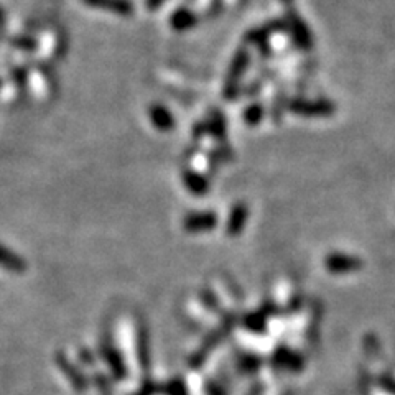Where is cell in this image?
<instances>
[{
    "instance_id": "obj_1",
    "label": "cell",
    "mask_w": 395,
    "mask_h": 395,
    "mask_svg": "<svg viewBox=\"0 0 395 395\" xmlns=\"http://www.w3.org/2000/svg\"><path fill=\"white\" fill-rule=\"evenodd\" d=\"M251 57L249 52L246 48L237 50L236 54H234L231 66L228 70V76H226V82H224V89H223V96L228 100H232L237 98L239 94V84H241L242 76L247 71V66H249Z\"/></svg>"
},
{
    "instance_id": "obj_2",
    "label": "cell",
    "mask_w": 395,
    "mask_h": 395,
    "mask_svg": "<svg viewBox=\"0 0 395 395\" xmlns=\"http://www.w3.org/2000/svg\"><path fill=\"white\" fill-rule=\"evenodd\" d=\"M287 109L300 117H328L334 112V104L328 100L293 99L288 103Z\"/></svg>"
},
{
    "instance_id": "obj_3",
    "label": "cell",
    "mask_w": 395,
    "mask_h": 395,
    "mask_svg": "<svg viewBox=\"0 0 395 395\" xmlns=\"http://www.w3.org/2000/svg\"><path fill=\"white\" fill-rule=\"evenodd\" d=\"M287 27L288 31L292 33L293 43L297 45L300 50H311L313 48V36H311V31L308 29V25L303 22V18L298 15L297 12L290 10L287 15Z\"/></svg>"
},
{
    "instance_id": "obj_4",
    "label": "cell",
    "mask_w": 395,
    "mask_h": 395,
    "mask_svg": "<svg viewBox=\"0 0 395 395\" xmlns=\"http://www.w3.org/2000/svg\"><path fill=\"white\" fill-rule=\"evenodd\" d=\"M87 7L107 10L119 17H132L134 13V3L131 0H82Z\"/></svg>"
},
{
    "instance_id": "obj_5",
    "label": "cell",
    "mask_w": 395,
    "mask_h": 395,
    "mask_svg": "<svg viewBox=\"0 0 395 395\" xmlns=\"http://www.w3.org/2000/svg\"><path fill=\"white\" fill-rule=\"evenodd\" d=\"M149 116L150 122L154 124V127L158 128V131L168 132L174 127L173 114L162 104H151V107L149 109Z\"/></svg>"
},
{
    "instance_id": "obj_6",
    "label": "cell",
    "mask_w": 395,
    "mask_h": 395,
    "mask_svg": "<svg viewBox=\"0 0 395 395\" xmlns=\"http://www.w3.org/2000/svg\"><path fill=\"white\" fill-rule=\"evenodd\" d=\"M198 25L196 13L190 8H177L170 17V27L177 31H188Z\"/></svg>"
},
{
    "instance_id": "obj_7",
    "label": "cell",
    "mask_w": 395,
    "mask_h": 395,
    "mask_svg": "<svg viewBox=\"0 0 395 395\" xmlns=\"http://www.w3.org/2000/svg\"><path fill=\"white\" fill-rule=\"evenodd\" d=\"M278 29H275V25H269V27H260V29L251 30L249 33L246 35V41L247 43L257 45V47L269 52V38L272 35V31H277Z\"/></svg>"
},
{
    "instance_id": "obj_8",
    "label": "cell",
    "mask_w": 395,
    "mask_h": 395,
    "mask_svg": "<svg viewBox=\"0 0 395 395\" xmlns=\"http://www.w3.org/2000/svg\"><path fill=\"white\" fill-rule=\"evenodd\" d=\"M206 131H208V134L213 135L216 140L226 139V119H224L223 114H219L218 111L211 114L208 121H206Z\"/></svg>"
},
{
    "instance_id": "obj_9",
    "label": "cell",
    "mask_w": 395,
    "mask_h": 395,
    "mask_svg": "<svg viewBox=\"0 0 395 395\" xmlns=\"http://www.w3.org/2000/svg\"><path fill=\"white\" fill-rule=\"evenodd\" d=\"M183 180H185L186 186L190 188L193 193H204L208 190V183H206L204 177L191 172V170H186V172L183 173Z\"/></svg>"
},
{
    "instance_id": "obj_10",
    "label": "cell",
    "mask_w": 395,
    "mask_h": 395,
    "mask_svg": "<svg viewBox=\"0 0 395 395\" xmlns=\"http://www.w3.org/2000/svg\"><path fill=\"white\" fill-rule=\"evenodd\" d=\"M264 114H265L264 105L259 104V103L251 104L249 107H247L244 111V122L251 127L259 126V124L264 121Z\"/></svg>"
},
{
    "instance_id": "obj_11",
    "label": "cell",
    "mask_w": 395,
    "mask_h": 395,
    "mask_svg": "<svg viewBox=\"0 0 395 395\" xmlns=\"http://www.w3.org/2000/svg\"><path fill=\"white\" fill-rule=\"evenodd\" d=\"M167 2V0H145V7L149 8V10H157V8H160L163 6V3Z\"/></svg>"
},
{
    "instance_id": "obj_12",
    "label": "cell",
    "mask_w": 395,
    "mask_h": 395,
    "mask_svg": "<svg viewBox=\"0 0 395 395\" xmlns=\"http://www.w3.org/2000/svg\"><path fill=\"white\" fill-rule=\"evenodd\" d=\"M280 2L285 3V6H292V2H293V0H280Z\"/></svg>"
}]
</instances>
